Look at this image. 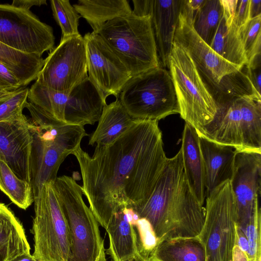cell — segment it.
Segmentation results:
<instances>
[{
    "label": "cell",
    "instance_id": "obj_1",
    "mask_svg": "<svg viewBox=\"0 0 261 261\" xmlns=\"http://www.w3.org/2000/svg\"><path fill=\"white\" fill-rule=\"evenodd\" d=\"M72 154L80 167L83 194L104 228L119 210L133 209L148 199L168 159L158 121L140 119L110 144L96 146L92 156L81 146Z\"/></svg>",
    "mask_w": 261,
    "mask_h": 261
},
{
    "label": "cell",
    "instance_id": "obj_2",
    "mask_svg": "<svg viewBox=\"0 0 261 261\" xmlns=\"http://www.w3.org/2000/svg\"><path fill=\"white\" fill-rule=\"evenodd\" d=\"M150 224L157 242L198 237L205 218V208L197 199L184 172L180 148L168 158L148 199L133 209Z\"/></svg>",
    "mask_w": 261,
    "mask_h": 261
},
{
    "label": "cell",
    "instance_id": "obj_3",
    "mask_svg": "<svg viewBox=\"0 0 261 261\" xmlns=\"http://www.w3.org/2000/svg\"><path fill=\"white\" fill-rule=\"evenodd\" d=\"M33 125L31 186L34 197L43 185L55 181L61 164L88 135L83 126L69 125L29 110Z\"/></svg>",
    "mask_w": 261,
    "mask_h": 261
},
{
    "label": "cell",
    "instance_id": "obj_4",
    "mask_svg": "<svg viewBox=\"0 0 261 261\" xmlns=\"http://www.w3.org/2000/svg\"><path fill=\"white\" fill-rule=\"evenodd\" d=\"M96 33L123 63L131 77L160 67L149 15L132 12L107 22Z\"/></svg>",
    "mask_w": 261,
    "mask_h": 261
},
{
    "label": "cell",
    "instance_id": "obj_5",
    "mask_svg": "<svg viewBox=\"0 0 261 261\" xmlns=\"http://www.w3.org/2000/svg\"><path fill=\"white\" fill-rule=\"evenodd\" d=\"M168 68L181 118L202 135L217 113L215 98L189 54L174 41Z\"/></svg>",
    "mask_w": 261,
    "mask_h": 261
},
{
    "label": "cell",
    "instance_id": "obj_6",
    "mask_svg": "<svg viewBox=\"0 0 261 261\" xmlns=\"http://www.w3.org/2000/svg\"><path fill=\"white\" fill-rule=\"evenodd\" d=\"M54 186L70 231L68 261H107L99 223L85 203L82 186L71 177H57Z\"/></svg>",
    "mask_w": 261,
    "mask_h": 261
},
{
    "label": "cell",
    "instance_id": "obj_7",
    "mask_svg": "<svg viewBox=\"0 0 261 261\" xmlns=\"http://www.w3.org/2000/svg\"><path fill=\"white\" fill-rule=\"evenodd\" d=\"M119 98L133 120L159 121L179 113L169 71L161 66L131 77Z\"/></svg>",
    "mask_w": 261,
    "mask_h": 261
},
{
    "label": "cell",
    "instance_id": "obj_8",
    "mask_svg": "<svg viewBox=\"0 0 261 261\" xmlns=\"http://www.w3.org/2000/svg\"><path fill=\"white\" fill-rule=\"evenodd\" d=\"M34 202L33 255L38 261H68L70 231L54 181L43 185Z\"/></svg>",
    "mask_w": 261,
    "mask_h": 261
},
{
    "label": "cell",
    "instance_id": "obj_9",
    "mask_svg": "<svg viewBox=\"0 0 261 261\" xmlns=\"http://www.w3.org/2000/svg\"><path fill=\"white\" fill-rule=\"evenodd\" d=\"M204 208V222L198 237L204 246L206 261H232L238 206L230 180L206 195Z\"/></svg>",
    "mask_w": 261,
    "mask_h": 261
},
{
    "label": "cell",
    "instance_id": "obj_10",
    "mask_svg": "<svg viewBox=\"0 0 261 261\" xmlns=\"http://www.w3.org/2000/svg\"><path fill=\"white\" fill-rule=\"evenodd\" d=\"M88 76L86 48L81 34L62 37L50 51L36 80L52 90L69 94Z\"/></svg>",
    "mask_w": 261,
    "mask_h": 261
},
{
    "label": "cell",
    "instance_id": "obj_11",
    "mask_svg": "<svg viewBox=\"0 0 261 261\" xmlns=\"http://www.w3.org/2000/svg\"><path fill=\"white\" fill-rule=\"evenodd\" d=\"M52 28L30 10L0 4V42L17 50L41 56L54 48Z\"/></svg>",
    "mask_w": 261,
    "mask_h": 261
},
{
    "label": "cell",
    "instance_id": "obj_12",
    "mask_svg": "<svg viewBox=\"0 0 261 261\" xmlns=\"http://www.w3.org/2000/svg\"><path fill=\"white\" fill-rule=\"evenodd\" d=\"M193 17L181 2L174 41L189 54L201 76L210 85L219 87L225 77L237 74L242 67L222 58L200 37L193 27Z\"/></svg>",
    "mask_w": 261,
    "mask_h": 261
},
{
    "label": "cell",
    "instance_id": "obj_13",
    "mask_svg": "<svg viewBox=\"0 0 261 261\" xmlns=\"http://www.w3.org/2000/svg\"><path fill=\"white\" fill-rule=\"evenodd\" d=\"M83 38L88 77L105 100L112 95L118 99L131 77L129 71L97 33H87Z\"/></svg>",
    "mask_w": 261,
    "mask_h": 261
},
{
    "label": "cell",
    "instance_id": "obj_14",
    "mask_svg": "<svg viewBox=\"0 0 261 261\" xmlns=\"http://www.w3.org/2000/svg\"><path fill=\"white\" fill-rule=\"evenodd\" d=\"M230 182L238 206L237 226L244 232L251 222L259 202L261 152L237 151Z\"/></svg>",
    "mask_w": 261,
    "mask_h": 261
},
{
    "label": "cell",
    "instance_id": "obj_15",
    "mask_svg": "<svg viewBox=\"0 0 261 261\" xmlns=\"http://www.w3.org/2000/svg\"><path fill=\"white\" fill-rule=\"evenodd\" d=\"M32 127L23 114L0 122V153L17 177L31 185Z\"/></svg>",
    "mask_w": 261,
    "mask_h": 261
},
{
    "label": "cell",
    "instance_id": "obj_16",
    "mask_svg": "<svg viewBox=\"0 0 261 261\" xmlns=\"http://www.w3.org/2000/svg\"><path fill=\"white\" fill-rule=\"evenodd\" d=\"M133 3L132 13L150 16L160 66L168 68L181 1L133 0Z\"/></svg>",
    "mask_w": 261,
    "mask_h": 261
},
{
    "label": "cell",
    "instance_id": "obj_17",
    "mask_svg": "<svg viewBox=\"0 0 261 261\" xmlns=\"http://www.w3.org/2000/svg\"><path fill=\"white\" fill-rule=\"evenodd\" d=\"M134 213L132 208H122L112 216L105 227L109 238L107 253L112 261L134 259L140 252Z\"/></svg>",
    "mask_w": 261,
    "mask_h": 261
},
{
    "label": "cell",
    "instance_id": "obj_18",
    "mask_svg": "<svg viewBox=\"0 0 261 261\" xmlns=\"http://www.w3.org/2000/svg\"><path fill=\"white\" fill-rule=\"evenodd\" d=\"M106 101L88 76L68 95L65 109L67 124L84 126L98 121Z\"/></svg>",
    "mask_w": 261,
    "mask_h": 261
},
{
    "label": "cell",
    "instance_id": "obj_19",
    "mask_svg": "<svg viewBox=\"0 0 261 261\" xmlns=\"http://www.w3.org/2000/svg\"><path fill=\"white\" fill-rule=\"evenodd\" d=\"M217 103V113L201 136L217 143L231 146L237 151L245 150L238 96Z\"/></svg>",
    "mask_w": 261,
    "mask_h": 261
},
{
    "label": "cell",
    "instance_id": "obj_20",
    "mask_svg": "<svg viewBox=\"0 0 261 261\" xmlns=\"http://www.w3.org/2000/svg\"><path fill=\"white\" fill-rule=\"evenodd\" d=\"M199 143L204 166L207 195L224 181L231 179L237 151L231 146L217 143L201 135Z\"/></svg>",
    "mask_w": 261,
    "mask_h": 261
},
{
    "label": "cell",
    "instance_id": "obj_21",
    "mask_svg": "<svg viewBox=\"0 0 261 261\" xmlns=\"http://www.w3.org/2000/svg\"><path fill=\"white\" fill-rule=\"evenodd\" d=\"M180 149L185 174L195 196L203 205L206 189L199 135L193 126L187 123L184 126Z\"/></svg>",
    "mask_w": 261,
    "mask_h": 261
},
{
    "label": "cell",
    "instance_id": "obj_22",
    "mask_svg": "<svg viewBox=\"0 0 261 261\" xmlns=\"http://www.w3.org/2000/svg\"><path fill=\"white\" fill-rule=\"evenodd\" d=\"M119 99L104 107L95 130L91 135L89 145L105 146L114 142L133 124Z\"/></svg>",
    "mask_w": 261,
    "mask_h": 261
},
{
    "label": "cell",
    "instance_id": "obj_23",
    "mask_svg": "<svg viewBox=\"0 0 261 261\" xmlns=\"http://www.w3.org/2000/svg\"><path fill=\"white\" fill-rule=\"evenodd\" d=\"M31 247L24 229L12 211L0 202V261H11L30 253Z\"/></svg>",
    "mask_w": 261,
    "mask_h": 261
},
{
    "label": "cell",
    "instance_id": "obj_24",
    "mask_svg": "<svg viewBox=\"0 0 261 261\" xmlns=\"http://www.w3.org/2000/svg\"><path fill=\"white\" fill-rule=\"evenodd\" d=\"M150 261H206L204 246L199 237L158 242L148 256Z\"/></svg>",
    "mask_w": 261,
    "mask_h": 261
},
{
    "label": "cell",
    "instance_id": "obj_25",
    "mask_svg": "<svg viewBox=\"0 0 261 261\" xmlns=\"http://www.w3.org/2000/svg\"><path fill=\"white\" fill-rule=\"evenodd\" d=\"M73 7L94 33L107 22L132 12L127 0H79Z\"/></svg>",
    "mask_w": 261,
    "mask_h": 261
},
{
    "label": "cell",
    "instance_id": "obj_26",
    "mask_svg": "<svg viewBox=\"0 0 261 261\" xmlns=\"http://www.w3.org/2000/svg\"><path fill=\"white\" fill-rule=\"evenodd\" d=\"M0 62L15 74L24 87L37 79L44 59L41 56L23 53L0 42Z\"/></svg>",
    "mask_w": 261,
    "mask_h": 261
},
{
    "label": "cell",
    "instance_id": "obj_27",
    "mask_svg": "<svg viewBox=\"0 0 261 261\" xmlns=\"http://www.w3.org/2000/svg\"><path fill=\"white\" fill-rule=\"evenodd\" d=\"M68 95L49 89L36 80L29 89L25 108L34 109L66 124L65 109Z\"/></svg>",
    "mask_w": 261,
    "mask_h": 261
},
{
    "label": "cell",
    "instance_id": "obj_28",
    "mask_svg": "<svg viewBox=\"0 0 261 261\" xmlns=\"http://www.w3.org/2000/svg\"><path fill=\"white\" fill-rule=\"evenodd\" d=\"M210 47L222 58L243 68L247 63L245 51L234 22L227 27L223 16L221 19Z\"/></svg>",
    "mask_w": 261,
    "mask_h": 261
},
{
    "label": "cell",
    "instance_id": "obj_29",
    "mask_svg": "<svg viewBox=\"0 0 261 261\" xmlns=\"http://www.w3.org/2000/svg\"><path fill=\"white\" fill-rule=\"evenodd\" d=\"M245 150L261 152V101L250 94L238 96Z\"/></svg>",
    "mask_w": 261,
    "mask_h": 261
},
{
    "label": "cell",
    "instance_id": "obj_30",
    "mask_svg": "<svg viewBox=\"0 0 261 261\" xmlns=\"http://www.w3.org/2000/svg\"><path fill=\"white\" fill-rule=\"evenodd\" d=\"M0 190L19 207L26 210L34 202L31 184L19 178L0 153Z\"/></svg>",
    "mask_w": 261,
    "mask_h": 261
},
{
    "label": "cell",
    "instance_id": "obj_31",
    "mask_svg": "<svg viewBox=\"0 0 261 261\" xmlns=\"http://www.w3.org/2000/svg\"><path fill=\"white\" fill-rule=\"evenodd\" d=\"M222 13V7L220 0H204L194 15V29L209 46L221 20Z\"/></svg>",
    "mask_w": 261,
    "mask_h": 261
},
{
    "label": "cell",
    "instance_id": "obj_32",
    "mask_svg": "<svg viewBox=\"0 0 261 261\" xmlns=\"http://www.w3.org/2000/svg\"><path fill=\"white\" fill-rule=\"evenodd\" d=\"M50 3L54 17L61 29L62 37L80 35L78 26L81 16L69 1L51 0Z\"/></svg>",
    "mask_w": 261,
    "mask_h": 261
},
{
    "label": "cell",
    "instance_id": "obj_33",
    "mask_svg": "<svg viewBox=\"0 0 261 261\" xmlns=\"http://www.w3.org/2000/svg\"><path fill=\"white\" fill-rule=\"evenodd\" d=\"M29 88L21 87L12 91L10 95L0 100V122L23 114L27 102Z\"/></svg>",
    "mask_w": 261,
    "mask_h": 261
},
{
    "label": "cell",
    "instance_id": "obj_34",
    "mask_svg": "<svg viewBox=\"0 0 261 261\" xmlns=\"http://www.w3.org/2000/svg\"><path fill=\"white\" fill-rule=\"evenodd\" d=\"M244 233L248 242L247 255L249 260L260 261V208L256 205L254 216Z\"/></svg>",
    "mask_w": 261,
    "mask_h": 261
},
{
    "label": "cell",
    "instance_id": "obj_35",
    "mask_svg": "<svg viewBox=\"0 0 261 261\" xmlns=\"http://www.w3.org/2000/svg\"><path fill=\"white\" fill-rule=\"evenodd\" d=\"M260 21L261 15H259L250 19L239 29L246 56L257 40L261 38Z\"/></svg>",
    "mask_w": 261,
    "mask_h": 261
},
{
    "label": "cell",
    "instance_id": "obj_36",
    "mask_svg": "<svg viewBox=\"0 0 261 261\" xmlns=\"http://www.w3.org/2000/svg\"><path fill=\"white\" fill-rule=\"evenodd\" d=\"M247 68V78L251 88V95L254 98L261 101V57L256 55L246 64Z\"/></svg>",
    "mask_w": 261,
    "mask_h": 261
},
{
    "label": "cell",
    "instance_id": "obj_37",
    "mask_svg": "<svg viewBox=\"0 0 261 261\" xmlns=\"http://www.w3.org/2000/svg\"><path fill=\"white\" fill-rule=\"evenodd\" d=\"M0 87L12 92L22 87L15 74L0 62Z\"/></svg>",
    "mask_w": 261,
    "mask_h": 261
},
{
    "label": "cell",
    "instance_id": "obj_38",
    "mask_svg": "<svg viewBox=\"0 0 261 261\" xmlns=\"http://www.w3.org/2000/svg\"><path fill=\"white\" fill-rule=\"evenodd\" d=\"M250 0H238L233 22L239 29L250 19Z\"/></svg>",
    "mask_w": 261,
    "mask_h": 261
},
{
    "label": "cell",
    "instance_id": "obj_39",
    "mask_svg": "<svg viewBox=\"0 0 261 261\" xmlns=\"http://www.w3.org/2000/svg\"><path fill=\"white\" fill-rule=\"evenodd\" d=\"M222 7V16L226 25L230 27L233 22L238 0H220Z\"/></svg>",
    "mask_w": 261,
    "mask_h": 261
},
{
    "label": "cell",
    "instance_id": "obj_40",
    "mask_svg": "<svg viewBox=\"0 0 261 261\" xmlns=\"http://www.w3.org/2000/svg\"><path fill=\"white\" fill-rule=\"evenodd\" d=\"M12 6L21 9L29 10L34 6H41L43 5H46V0H14L13 1Z\"/></svg>",
    "mask_w": 261,
    "mask_h": 261
},
{
    "label": "cell",
    "instance_id": "obj_41",
    "mask_svg": "<svg viewBox=\"0 0 261 261\" xmlns=\"http://www.w3.org/2000/svg\"><path fill=\"white\" fill-rule=\"evenodd\" d=\"M204 1V0H181L184 8L193 15L201 6Z\"/></svg>",
    "mask_w": 261,
    "mask_h": 261
},
{
    "label": "cell",
    "instance_id": "obj_42",
    "mask_svg": "<svg viewBox=\"0 0 261 261\" xmlns=\"http://www.w3.org/2000/svg\"><path fill=\"white\" fill-rule=\"evenodd\" d=\"M250 19L261 15V0H250Z\"/></svg>",
    "mask_w": 261,
    "mask_h": 261
},
{
    "label": "cell",
    "instance_id": "obj_43",
    "mask_svg": "<svg viewBox=\"0 0 261 261\" xmlns=\"http://www.w3.org/2000/svg\"><path fill=\"white\" fill-rule=\"evenodd\" d=\"M11 261H38L37 260L33 255L31 253H23L20 254L14 258Z\"/></svg>",
    "mask_w": 261,
    "mask_h": 261
},
{
    "label": "cell",
    "instance_id": "obj_44",
    "mask_svg": "<svg viewBox=\"0 0 261 261\" xmlns=\"http://www.w3.org/2000/svg\"><path fill=\"white\" fill-rule=\"evenodd\" d=\"M134 261H149L148 255L141 252H139L134 259Z\"/></svg>",
    "mask_w": 261,
    "mask_h": 261
},
{
    "label": "cell",
    "instance_id": "obj_45",
    "mask_svg": "<svg viewBox=\"0 0 261 261\" xmlns=\"http://www.w3.org/2000/svg\"><path fill=\"white\" fill-rule=\"evenodd\" d=\"M12 92L9 91L5 89L0 87V100L8 97L11 94Z\"/></svg>",
    "mask_w": 261,
    "mask_h": 261
},
{
    "label": "cell",
    "instance_id": "obj_46",
    "mask_svg": "<svg viewBox=\"0 0 261 261\" xmlns=\"http://www.w3.org/2000/svg\"><path fill=\"white\" fill-rule=\"evenodd\" d=\"M127 261H134V259H132V260H127Z\"/></svg>",
    "mask_w": 261,
    "mask_h": 261
},
{
    "label": "cell",
    "instance_id": "obj_47",
    "mask_svg": "<svg viewBox=\"0 0 261 261\" xmlns=\"http://www.w3.org/2000/svg\"><path fill=\"white\" fill-rule=\"evenodd\" d=\"M148 260H149V259H148ZM149 261H150V260H149Z\"/></svg>",
    "mask_w": 261,
    "mask_h": 261
}]
</instances>
